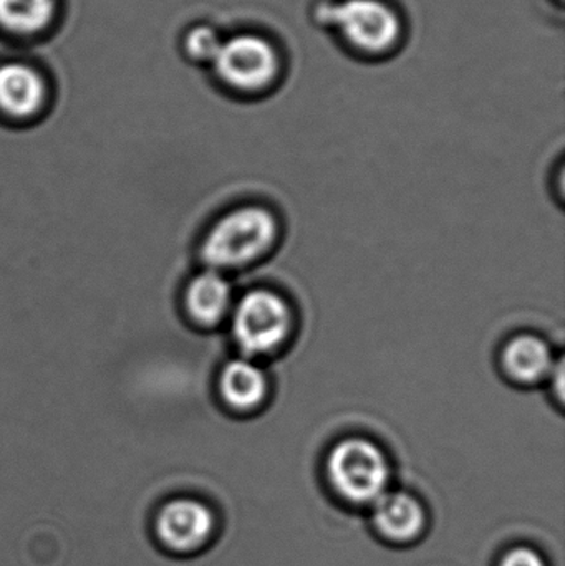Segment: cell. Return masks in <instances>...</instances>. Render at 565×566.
<instances>
[{
    "mask_svg": "<svg viewBox=\"0 0 565 566\" xmlns=\"http://www.w3.org/2000/svg\"><path fill=\"white\" fill-rule=\"evenodd\" d=\"M279 239V221L271 209L241 206L226 212L202 238L199 255L206 269L229 272L254 264Z\"/></svg>",
    "mask_w": 565,
    "mask_h": 566,
    "instance_id": "1",
    "label": "cell"
},
{
    "mask_svg": "<svg viewBox=\"0 0 565 566\" xmlns=\"http://www.w3.org/2000/svg\"><path fill=\"white\" fill-rule=\"evenodd\" d=\"M327 478L344 501L374 505L388 492L391 468L380 446L370 439L347 438L328 452Z\"/></svg>",
    "mask_w": 565,
    "mask_h": 566,
    "instance_id": "2",
    "label": "cell"
},
{
    "mask_svg": "<svg viewBox=\"0 0 565 566\" xmlns=\"http://www.w3.org/2000/svg\"><path fill=\"white\" fill-rule=\"evenodd\" d=\"M294 315L287 300L269 289L242 295L231 310V333L245 358L272 355L287 342Z\"/></svg>",
    "mask_w": 565,
    "mask_h": 566,
    "instance_id": "3",
    "label": "cell"
},
{
    "mask_svg": "<svg viewBox=\"0 0 565 566\" xmlns=\"http://www.w3.org/2000/svg\"><path fill=\"white\" fill-rule=\"evenodd\" d=\"M324 19L367 52L390 49L401 35L400 15L384 0H342L325 7Z\"/></svg>",
    "mask_w": 565,
    "mask_h": 566,
    "instance_id": "4",
    "label": "cell"
},
{
    "mask_svg": "<svg viewBox=\"0 0 565 566\" xmlns=\"http://www.w3.org/2000/svg\"><path fill=\"white\" fill-rule=\"evenodd\" d=\"M212 69L226 85L239 90H258L269 85L278 75L279 55L264 36L241 33L222 40Z\"/></svg>",
    "mask_w": 565,
    "mask_h": 566,
    "instance_id": "5",
    "label": "cell"
},
{
    "mask_svg": "<svg viewBox=\"0 0 565 566\" xmlns=\"http://www.w3.org/2000/svg\"><path fill=\"white\" fill-rule=\"evenodd\" d=\"M50 102L45 73L22 60L0 63V115L12 123H30Z\"/></svg>",
    "mask_w": 565,
    "mask_h": 566,
    "instance_id": "6",
    "label": "cell"
},
{
    "mask_svg": "<svg viewBox=\"0 0 565 566\" xmlns=\"http://www.w3.org/2000/svg\"><path fill=\"white\" fill-rule=\"evenodd\" d=\"M215 531V515L202 502L178 499L163 507L156 521L159 541L178 554L198 551Z\"/></svg>",
    "mask_w": 565,
    "mask_h": 566,
    "instance_id": "7",
    "label": "cell"
},
{
    "mask_svg": "<svg viewBox=\"0 0 565 566\" xmlns=\"http://www.w3.org/2000/svg\"><path fill=\"white\" fill-rule=\"evenodd\" d=\"M232 306V285L222 272L205 269L192 275L182 290V308L199 328L221 325L231 315Z\"/></svg>",
    "mask_w": 565,
    "mask_h": 566,
    "instance_id": "8",
    "label": "cell"
},
{
    "mask_svg": "<svg viewBox=\"0 0 565 566\" xmlns=\"http://www.w3.org/2000/svg\"><path fill=\"white\" fill-rule=\"evenodd\" d=\"M218 391L229 408L252 411L268 398V375L254 359L239 356L226 363L219 371Z\"/></svg>",
    "mask_w": 565,
    "mask_h": 566,
    "instance_id": "9",
    "label": "cell"
},
{
    "mask_svg": "<svg viewBox=\"0 0 565 566\" xmlns=\"http://www.w3.org/2000/svg\"><path fill=\"white\" fill-rule=\"evenodd\" d=\"M504 371L521 385H537L553 375L557 363L546 339L533 333L514 336L501 355Z\"/></svg>",
    "mask_w": 565,
    "mask_h": 566,
    "instance_id": "10",
    "label": "cell"
},
{
    "mask_svg": "<svg viewBox=\"0 0 565 566\" xmlns=\"http://www.w3.org/2000/svg\"><path fill=\"white\" fill-rule=\"evenodd\" d=\"M375 528L381 537L395 544H408L420 537L425 527V512L414 495L387 492L374 504Z\"/></svg>",
    "mask_w": 565,
    "mask_h": 566,
    "instance_id": "11",
    "label": "cell"
},
{
    "mask_svg": "<svg viewBox=\"0 0 565 566\" xmlns=\"http://www.w3.org/2000/svg\"><path fill=\"white\" fill-rule=\"evenodd\" d=\"M59 12L56 0H0V30L13 36L46 32Z\"/></svg>",
    "mask_w": 565,
    "mask_h": 566,
    "instance_id": "12",
    "label": "cell"
},
{
    "mask_svg": "<svg viewBox=\"0 0 565 566\" xmlns=\"http://www.w3.org/2000/svg\"><path fill=\"white\" fill-rule=\"evenodd\" d=\"M222 39L212 27L196 25L186 33L185 50L189 59L195 62L209 63L212 65L219 50H221Z\"/></svg>",
    "mask_w": 565,
    "mask_h": 566,
    "instance_id": "13",
    "label": "cell"
},
{
    "mask_svg": "<svg viewBox=\"0 0 565 566\" xmlns=\"http://www.w3.org/2000/svg\"><path fill=\"white\" fill-rule=\"evenodd\" d=\"M500 566H546L543 557L537 555L536 552L531 548H514V551L508 552L501 560Z\"/></svg>",
    "mask_w": 565,
    "mask_h": 566,
    "instance_id": "14",
    "label": "cell"
}]
</instances>
